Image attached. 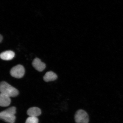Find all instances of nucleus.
<instances>
[{
  "instance_id": "1",
  "label": "nucleus",
  "mask_w": 123,
  "mask_h": 123,
  "mask_svg": "<svg viewBox=\"0 0 123 123\" xmlns=\"http://www.w3.org/2000/svg\"><path fill=\"white\" fill-rule=\"evenodd\" d=\"M16 113V108L14 107H10L1 112L0 118L5 122L9 123H14L16 119V117L15 116Z\"/></svg>"
},
{
  "instance_id": "2",
  "label": "nucleus",
  "mask_w": 123,
  "mask_h": 123,
  "mask_svg": "<svg viewBox=\"0 0 123 123\" xmlns=\"http://www.w3.org/2000/svg\"><path fill=\"white\" fill-rule=\"evenodd\" d=\"M1 93L7 95L10 97H14L19 94V91L14 87L5 81H2L0 84Z\"/></svg>"
},
{
  "instance_id": "3",
  "label": "nucleus",
  "mask_w": 123,
  "mask_h": 123,
  "mask_svg": "<svg viewBox=\"0 0 123 123\" xmlns=\"http://www.w3.org/2000/svg\"><path fill=\"white\" fill-rule=\"evenodd\" d=\"M74 119L76 123H88L89 117L88 114L84 110H80L75 113Z\"/></svg>"
},
{
  "instance_id": "4",
  "label": "nucleus",
  "mask_w": 123,
  "mask_h": 123,
  "mask_svg": "<svg viewBox=\"0 0 123 123\" xmlns=\"http://www.w3.org/2000/svg\"><path fill=\"white\" fill-rule=\"evenodd\" d=\"M25 70L23 66L21 65H18L12 68L10 71V74L11 76L16 78H20L24 76Z\"/></svg>"
},
{
  "instance_id": "5",
  "label": "nucleus",
  "mask_w": 123,
  "mask_h": 123,
  "mask_svg": "<svg viewBox=\"0 0 123 123\" xmlns=\"http://www.w3.org/2000/svg\"><path fill=\"white\" fill-rule=\"evenodd\" d=\"M32 65L38 71H42L45 68L46 65L44 63L42 62L39 58H35L33 61Z\"/></svg>"
},
{
  "instance_id": "6",
  "label": "nucleus",
  "mask_w": 123,
  "mask_h": 123,
  "mask_svg": "<svg viewBox=\"0 0 123 123\" xmlns=\"http://www.w3.org/2000/svg\"><path fill=\"white\" fill-rule=\"evenodd\" d=\"M11 102L10 97L2 93L0 94V105L2 107L8 106Z\"/></svg>"
},
{
  "instance_id": "7",
  "label": "nucleus",
  "mask_w": 123,
  "mask_h": 123,
  "mask_svg": "<svg viewBox=\"0 0 123 123\" xmlns=\"http://www.w3.org/2000/svg\"><path fill=\"white\" fill-rule=\"evenodd\" d=\"M15 54L11 50H8L2 52L0 54L1 59L5 61H9L14 57Z\"/></svg>"
},
{
  "instance_id": "8",
  "label": "nucleus",
  "mask_w": 123,
  "mask_h": 123,
  "mask_svg": "<svg viewBox=\"0 0 123 123\" xmlns=\"http://www.w3.org/2000/svg\"><path fill=\"white\" fill-rule=\"evenodd\" d=\"M41 114V111L37 107H32L29 109L27 111V114L30 117H37Z\"/></svg>"
},
{
  "instance_id": "9",
  "label": "nucleus",
  "mask_w": 123,
  "mask_h": 123,
  "mask_svg": "<svg viewBox=\"0 0 123 123\" xmlns=\"http://www.w3.org/2000/svg\"><path fill=\"white\" fill-rule=\"evenodd\" d=\"M57 78V75L54 72L49 71L47 72L43 77L44 80L46 82L53 81Z\"/></svg>"
},
{
  "instance_id": "10",
  "label": "nucleus",
  "mask_w": 123,
  "mask_h": 123,
  "mask_svg": "<svg viewBox=\"0 0 123 123\" xmlns=\"http://www.w3.org/2000/svg\"><path fill=\"white\" fill-rule=\"evenodd\" d=\"M38 122L37 117L30 116L27 118L25 123H38Z\"/></svg>"
},
{
  "instance_id": "11",
  "label": "nucleus",
  "mask_w": 123,
  "mask_h": 123,
  "mask_svg": "<svg viewBox=\"0 0 123 123\" xmlns=\"http://www.w3.org/2000/svg\"><path fill=\"white\" fill-rule=\"evenodd\" d=\"M3 38V37L2 36V35H0V42L1 43V41H2V40Z\"/></svg>"
}]
</instances>
